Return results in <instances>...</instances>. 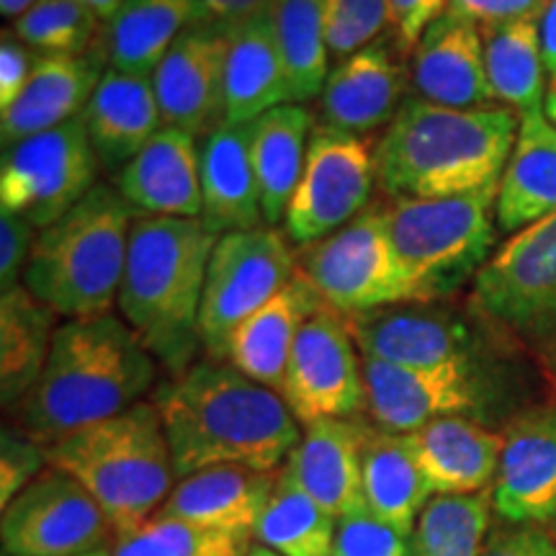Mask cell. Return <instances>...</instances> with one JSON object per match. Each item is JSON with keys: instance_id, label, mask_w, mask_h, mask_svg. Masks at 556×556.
Wrapping results in <instances>:
<instances>
[{"instance_id": "23", "label": "cell", "mask_w": 556, "mask_h": 556, "mask_svg": "<svg viewBox=\"0 0 556 556\" xmlns=\"http://www.w3.org/2000/svg\"><path fill=\"white\" fill-rule=\"evenodd\" d=\"M103 60H109L103 47L78 58L37 54L29 86L9 109L0 111L3 150L83 116L109 70L103 67Z\"/></svg>"}, {"instance_id": "22", "label": "cell", "mask_w": 556, "mask_h": 556, "mask_svg": "<svg viewBox=\"0 0 556 556\" xmlns=\"http://www.w3.org/2000/svg\"><path fill=\"white\" fill-rule=\"evenodd\" d=\"M364 441L358 420H317L302 428L287 467L336 520L364 516Z\"/></svg>"}, {"instance_id": "54", "label": "cell", "mask_w": 556, "mask_h": 556, "mask_svg": "<svg viewBox=\"0 0 556 556\" xmlns=\"http://www.w3.org/2000/svg\"><path fill=\"white\" fill-rule=\"evenodd\" d=\"M245 556H281V554L270 552V548H266V546H261V544H253V546H250V552H248Z\"/></svg>"}, {"instance_id": "7", "label": "cell", "mask_w": 556, "mask_h": 556, "mask_svg": "<svg viewBox=\"0 0 556 556\" xmlns=\"http://www.w3.org/2000/svg\"><path fill=\"white\" fill-rule=\"evenodd\" d=\"M497 191L389 199L387 225L415 302H443L475 281L497 245Z\"/></svg>"}, {"instance_id": "21", "label": "cell", "mask_w": 556, "mask_h": 556, "mask_svg": "<svg viewBox=\"0 0 556 556\" xmlns=\"http://www.w3.org/2000/svg\"><path fill=\"white\" fill-rule=\"evenodd\" d=\"M116 191L152 217L201 219V148L178 127H163L116 173Z\"/></svg>"}, {"instance_id": "8", "label": "cell", "mask_w": 556, "mask_h": 556, "mask_svg": "<svg viewBox=\"0 0 556 556\" xmlns=\"http://www.w3.org/2000/svg\"><path fill=\"white\" fill-rule=\"evenodd\" d=\"M471 312L556 379V214L510 235L471 281Z\"/></svg>"}, {"instance_id": "35", "label": "cell", "mask_w": 556, "mask_h": 556, "mask_svg": "<svg viewBox=\"0 0 556 556\" xmlns=\"http://www.w3.org/2000/svg\"><path fill=\"white\" fill-rule=\"evenodd\" d=\"M492 96L500 106L518 114L544 111L546 62L541 45V18H518L479 26Z\"/></svg>"}, {"instance_id": "19", "label": "cell", "mask_w": 556, "mask_h": 556, "mask_svg": "<svg viewBox=\"0 0 556 556\" xmlns=\"http://www.w3.org/2000/svg\"><path fill=\"white\" fill-rule=\"evenodd\" d=\"M405 54L394 39H377L374 45L338 62L319 93V116L325 127L368 135L389 127L405 103L407 73Z\"/></svg>"}, {"instance_id": "38", "label": "cell", "mask_w": 556, "mask_h": 556, "mask_svg": "<svg viewBox=\"0 0 556 556\" xmlns=\"http://www.w3.org/2000/svg\"><path fill=\"white\" fill-rule=\"evenodd\" d=\"M492 495H433L413 531L415 556H482L490 539Z\"/></svg>"}, {"instance_id": "32", "label": "cell", "mask_w": 556, "mask_h": 556, "mask_svg": "<svg viewBox=\"0 0 556 556\" xmlns=\"http://www.w3.org/2000/svg\"><path fill=\"white\" fill-rule=\"evenodd\" d=\"M364 495L368 516L413 539L417 518L433 492L417 467L407 435L366 426Z\"/></svg>"}, {"instance_id": "36", "label": "cell", "mask_w": 556, "mask_h": 556, "mask_svg": "<svg viewBox=\"0 0 556 556\" xmlns=\"http://www.w3.org/2000/svg\"><path fill=\"white\" fill-rule=\"evenodd\" d=\"M338 520L304 490L287 464L278 471L274 495L253 528V544L281 556H332Z\"/></svg>"}, {"instance_id": "17", "label": "cell", "mask_w": 556, "mask_h": 556, "mask_svg": "<svg viewBox=\"0 0 556 556\" xmlns=\"http://www.w3.org/2000/svg\"><path fill=\"white\" fill-rule=\"evenodd\" d=\"M492 510L503 523L552 526L556 518V405L528 407L505 428Z\"/></svg>"}, {"instance_id": "51", "label": "cell", "mask_w": 556, "mask_h": 556, "mask_svg": "<svg viewBox=\"0 0 556 556\" xmlns=\"http://www.w3.org/2000/svg\"><path fill=\"white\" fill-rule=\"evenodd\" d=\"M83 3H86L101 21H111L114 18V13L122 9L124 0H83Z\"/></svg>"}, {"instance_id": "31", "label": "cell", "mask_w": 556, "mask_h": 556, "mask_svg": "<svg viewBox=\"0 0 556 556\" xmlns=\"http://www.w3.org/2000/svg\"><path fill=\"white\" fill-rule=\"evenodd\" d=\"M312 131V114L299 103H283L250 122V155L258 178L263 219L270 227L287 217L307 160Z\"/></svg>"}, {"instance_id": "40", "label": "cell", "mask_w": 556, "mask_h": 556, "mask_svg": "<svg viewBox=\"0 0 556 556\" xmlns=\"http://www.w3.org/2000/svg\"><path fill=\"white\" fill-rule=\"evenodd\" d=\"M13 34L31 52L78 58L101 37V18L83 0H39L13 21Z\"/></svg>"}, {"instance_id": "18", "label": "cell", "mask_w": 556, "mask_h": 556, "mask_svg": "<svg viewBox=\"0 0 556 556\" xmlns=\"http://www.w3.org/2000/svg\"><path fill=\"white\" fill-rule=\"evenodd\" d=\"M227 31L193 24L152 73L165 127L204 139L225 122Z\"/></svg>"}, {"instance_id": "39", "label": "cell", "mask_w": 556, "mask_h": 556, "mask_svg": "<svg viewBox=\"0 0 556 556\" xmlns=\"http://www.w3.org/2000/svg\"><path fill=\"white\" fill-rule=\"evenodd\" d=\"M250 546V533L214 531L152 516L148 523L116 536L111 556H245Z\"/></svg>"}, {"instance_id": "29", "label": "cell", "mask_w": 556, "mask_h": 556, "mask_svg": "<svg viewBox=\"0 0 556 556\" xmlns=\"http://www.w3.org/2000/svg\"><path fill=\"white\" fill-rule=\"evenodd\" d=\"M225 122L248 124L266 111L294 103L281 45L268 11L227 31Z\"/></svg>"}, {"instance_id": "13", "label": "cell", "mask_w": 556, "mask_h": 556, "mask_svg": "<svg viewBox=\"0 0 556 556\" xmlns=\"http://www.w3.org/2000/svg\"><path fill=\"white\" fill-rule=\"evenodd\" d=\"M366 415L387 433H415L441 417L482 422L497 405V384L486 368H409L364 358Z\"/></svg>"}, {"instance_id": "52", "label": "cell", "mask_w": 556, "mask_h": 556, "mask_svg": "<svg viewBox=\"0 0 556 556\" xmlns=\"http://www.w3.org/2000/svg\"><path fill=\"white\" fill-rule=\"evenodd\" d=\"M39 0H0V13H3L5 18H21L26 11L31 9V5H37Z\"/></svg>"}, {"instance_id": "1", "label": "cell", "mask_w": 556, "mask_h": 556, "mask_svg": "<svg viewBox=\"0 0 556 556\" xmlns=\"http://www.w3.org/2000/svg\"><path fill=\"white\" fill-rule=\"evenodd\" d=\"M168 435L176 477L208 467L278 471L302 438V426L276 389L225 361H197L152 394Z\"/></svg>"}, {"instance_id": "10", "label": "cell", "mask_w": 556, "mask_h": 556, "mask_svg": "<svg viewBox=\"0 0 556 556\" xmlns=\"http://www.w3.org/2000/svg\"><path fill=\"white\" fill-rule=\"evenodd\" d=\"M296 276V250L281 229L263 225L217 238L201 299V345L219 361L240 323L270 302Z\"/></svg>"}, {"instance_id": "3", "label": "cell", "mask_w": 556, "mask_h": 556, "mask_svg": "<svg viewBox=\"0 0 556 556\" xmlns=\"http://www.w3.org/2000/svg\"><path fill=\"white\" fill-rule=\"evenodd\" d=\"M520 129L518 111L451 109L409 96L377 144L389 199H443L500 186Z\"/></svg>"}, {"instance_id": "44", "label": "cell", "mask_w": 556, "mask_h": 556, "mask_svg": "<svg viewBox=\"0 0 556 556\" xmlns=\"http://www.w3.org/2000/svg\"><path fill=\"white\" fill-rule=\"evenodd\" d=\"M39 229L18 214L0 208V289L18 287L29 266Z\"/></svg>"}, {"instance_id": "6", "label": "cell", "mask_w": 556, "mask_h": 556, "mask_svg": "<svg viewBox=\"0 0 556 556\" xmlns=\"http://www.w3.org/2000/svg\"><path fill=\"white\" fill-rule=\"evenodd\" d=\"M47 462L86 486L116 536L148 523L178 482L163 420L148 400L54 441Z\"/></svg>"}, {"instance_id": "20", "label": "cell", "mask_w": 556, "mask_h": 556, "mask_svg": "<svg viewBox=\"0 0 556 556\" xmlns=\"http://www.w3.org/2000/svg\"><path fill=\"white\" fill-rule=\"evenodd\" d=\"M409 83L422 101L451 109L495 103L484 65L482 31L475 21L446 13L422 34L413 52Z\"/></svg>"}, {"instance_id": "26", "label": "cell", "mask_w": 556, "mask_h": 556, "mask_svg": "<svg viewBox=\"0 0 556 556\" xmlns=\"http://www.w3.org/2000/svg\"><path fill=\"white\" fill-rule=\"evenodd\" d=\"M323 307V299L296 270V276L270 302L232 330L219 361L278 392L299 330Z\"/></svg>"}, {"instance_id": "34", "label": "cell", "mask_w": 556, "mask_h": 556, "mask_svg": "<svg viewBox=\"0 0 556 556\" xmlns=\"http://www.w3.org/2000/svg\"><path fill=\"white\" fill-rule=\"evenodd\" d=\"M199 24L193 0H124L106 21L103 50L111 67L122 73L152 75L176 39Z\"/></svg>"}, {"instance_id": "49", "label": "cell", "mask_w": 556, "mask_h": 556, "mask_svg": "<svg viewBox=\"0 0 556 556\" xmlns=\"http://www.w3.org/2000/svg\"><path fill=\"white\" fill-rule=\"evenodd\" d=\"M193 3H197L199 24L217 26L225 31L268 11V0H193Z\"/></svg>"}, {"instance_id": "56", "label": "cell", "mask_w": 556, "mask_h": 556, "mask_svg": "<svg viewBox=\"0 0 556 556\" xmlns=\"http://www.w3.org/2000/svg\"><path fill=\"white\" fill-rule=\"evenodd\" d=\"M552 536H554V541H556V518H554V523H552Z\"/></svg>"}, {"instance_id": "9", "label": "cell", "mask_w": 556, "mask_h": 556, "mask_svg": "<svg viewBox=\"0 0 556 556\" xmlns=\"http://www.w3.org/2000/svg\"><path fill=\"white\" fill-rule=\"evenodd\" d=\"M296 270L325 307L343 317L415 302L413 283L389 238L387 204H368L328 238L296 248Z\"/></svg>"}, {"instance_id": "27", "label": "cell", "mask_w": 556, "mask_h": 556, "mask_svg": "<svg viewBox=\"0 0 556 556\" xmlns=\"http://www.w3.org/2000/svg\"><path fill=\"white\" fill-rule=\"evenodd\" d=\"M201 225L222 235L266 225L250 155V122H222L201 139Z\"/></svg>"}, {"instance_id": "45", "label": "cell", "mask_w": 556, "mask_h": 556, "mask_svg": "<svg viewBox=\"0 0 556 556\" xmlns=\"http://www.w3.org/2000/svg\"><path fill=\"white\" fill-rule=\"evenodd\" d=\"M451 0H389V29L402 54H413L422 34L446 16Z\"/></svg>"}, {"instance_id": "24", "label": "cell", "mask_w": 556, "mask_h": 556, "mask_svg": "<svg viewBox=\"0 0 556 556\" xmlns=\"http://www.w3.org/2000/svg\"><path fill=\"white\" fill-rule=\"evenodd\" d=\"M417 467L433 495H477L495 484L505 433L471 417H441L407 433Z\"/></svg>"}, {"instance_id": "30", "label": "cell", "mask_w": 556, "mask_h": 556, "mask_svg": "<svg viewBox=\"0 0 556 556\" xmlns=\"http://www.w3.org/2000/svg\"><path fill=\"white\" fill-rule=\"evenodd\" d=\"M556 214V127L544 111L520 114V129L497 191L500 232L516 235Z\"/></svg>"}, {"instance_id": "46", "label": "cell", "mask_w": 556, "mask_h": 556, "mask_svg": "<svg viewBox=\"0 0 556 556\" xmlns=\"http://www.w3.org/2000/svg\"><path fill=\"white\" fill-rule=\"evenodd\" d=\"M552 0H451L448 13L475 21L477 26L505 24L518 18H544Z\"/></svg>"}, {"instance_id": "5", "label": "cell", "mask_w": 556, "mask_h": 556, "mask_svg": "<svg viewBox=\"0 0 556 556\" xmlns=\"http://www.w3.org/2000/svg\"><path fill=\"white\" fill-rule=\"evenodd\" d=\"M137 214L119 191L99 184L65 217L39 229L21 283L58 317L111 315Z\"/></svg>"}, {"instance_id": "14", "label": "cell", "mask_w": 556, "mask_h": 556, "mask_svg": "<svg viewBox=\"0 0 556 556\" xmlns=\"http://www.w3.org/2000/svg\"><path fill=\"white\" fill-rule=\"evenodd\" d=\"M278 394L302 428L317 420H356L366 413L364 356L343 315L323 307L304 323Z\"/></svg>"}, {"instance_id": "41", "label": "cell", "mask_w": 556, "mask_h": 556, "mask_svg": "<svg viewBox=\"0 0 556 556\" xmlns=\"http://www.w3.org/2000/svg\"><path fill=\"white\" fill-rule=\"evenodd\" d=\"M389 29V0H325V45L343 62Z\"/></svg>"}, {"instance_id": "47", "label": "cell", "mask_w": 556, "mask_h": 556, "mask_svg": "<svg viewBox=\"0 0 556 556\" xmlns=\"http://www.w3.org/2000/svg\"><path fill=\"white\" fill-rule=\"evenodd\" d=\"M34 62H37V54L11 29H5L0 39V111L9 109L29 86Z\"/></svg>"}, {"instance_id": "55", "label": "cell", "mask_w": 556, "mask_h": 556, "mask_svg": "<svg viewBox=\"0 0 556 556\" xmlns=\"http://www.w3.org/2000/svg\"><path fill=\"white\" fill-rule=\"evenodd\" d=\"M111 548H114V544L93 548V552H86V554H75V556H111Z\"/></svg>"}, {"instance_id": "53", "label": "cell", "mask_w": 556, "mask_h": 556, "mask_svg": "<svg viewBox=\"0 0 556 556\" xmlns=\"http://www.w3.org/2000/svg\"><path fill=\"white\" fill-rule=\"evenodd\" d=\"M544 114L546 119L556 127V75H552L546 83V96H544Z\"/></svg>"}, {"instance_id": "11", "label": "cell", "mask_w": 556, "mask_h": 556, "mask_svg": "<svg viewBox=\"0 0 556 556\" xmlns=\"http://www.w3.org/2000/svg\"><path fill=\"white\" fill-rule=\"evenodd\" d=\"M99 168L86 122L75 116L3 150L0 208L37 229L50 227L99 186Z\"/></svg>"}, {"instance_id": "33", "label": "cell", "mask_w": 556, "mask_h": 556, "mask_svg": "<svg viewBox=\"0 0 556 556\" xmlns=\"http://www.w3.org/2000/svg\"><path fill=\"white\" fill-rule=\"evenodd\" d=\"M54 312L24 283L0 296V402L13 409L45 371L54 332Z\"/></svg>"}, {"instance_id": "4", "label": "cell", "mask_w": 556, "mask_h": 556, "mask_svg": "<svg viewBox=\"0 0 556 556\" xmlns=\"http://www.w3.org/2000/svg\"><path fill=\"white\" fill-rule=\"evenodd\" d=\"M217 235L201 219L137 214L116 307L170 377L197 364L201 299Z\"/></svg>"}, {"instance_id": "25", "label": "cell", "mask_w": 556, "mask_h": 556, "mask_svg": "<svg viewBox=\"0 0 556 556\" xmlns=\"http://www.w3.org/2000/svg\"><path fill=\"white\" fill-rule=\"evenodd\" d=\"M278 471H258L235 464L201 469L197 475L178 479L155 516L253 536V528L274 495Z\"/></svg>"}, {"instance_id": "16", "label": "cell", "mask_w": 556, "mask_h": 556, "mask_svg": "<svg viewBox=\"0 0 556 556\" xmlns=\"http://www.w3.org/2000/svg\"><path fill=\"white\" fill-rule=\"evenodd\" d=\"M361 356L426 368H486L484 340L456 312L438 302L394 304L345 317Z\"/></svg>"}, {"instance_id": "48", "label": "cell", "mask_w": 556, "mask_h": 556, "mask_svg": "<svg viewBox=\"0 0 556 556\" xmlns=\"http://www.w3.org/2000/svg\"><path fill=\"white\" fill-rule=\"evenodd\" d=\"M482 556H556V541L541 526H497Z\"/></svg>"}, {"instance_id": "15", "label": "cell", "mask_w": 556, "mask_h": 556, "mask_svg": "<svg viewBox=\"0 0 556 556\" xmlns=\"http://www.w3.org/2000/svg\"><path fill=\"white\" fill-rule=\"evenodd\" d=\"M114 526L78 479L47 467L0 516L5 556H75L114 544Z\"/></svg>"}, {"instance_id": "37", "label": "cell", "mask_w": 556, "mask_h": 556, "mask_svg": "<svg viewBox=\"0 0 556 556\" xmlns=\"http://www.w3.org/2000/svg\"><path fill=\"white\" fill-rule=\"evenodd\" d=\"M268 16L287 60L291 99L294 103L315 99L330 75L325 0H268Z\"/></svg>"}, {"instance_id": "43", "label": "cell", "mask_w": 556, "mask_h": 556, "mask_svg": "<svg viewBox=\"0 0 556 556\" xmlns=\"http://www.w3.org/2000/svg\"><path fill=\"white\" fill-rule=\"evenodd\" d=\"M332 556H415L413 541L374 516L338 520Z\"/></svg>"}, {"instance_id": "2", "label": "cell", "mask_w": 556, "mask_h": 556, "mask_svg": "<svg viewBox=\"0 0 556 556\" xmlns=\"http://www.w3.org/2000/svg\"><path fill=\"white\" fill-rule=\"evenodd\" d=\"M157 361L122 317L67 319L31 392L11 409L18 430L41 446L144 402Z\"/></svg>"}, {"instance_id": "12", "label": "cell", "mask_w": 556, "mask_h": 556, "mask_svg": "<svg viewBox=\"0 0 556 556\" xmlns=\"http://www.w3.org/2000/svg\"><path fill=\"white\" fill-rule=\"evenodd\" d=\"M377 150L361 135L319 124L312 131L302 178L283 217L296 248L328 238L371 204Z\"/></svg>"}, {"instance_id": "28", "label": "cell", "mask_w": 556, "mask_h": 556, "mask_svg": "<svg viewBox=\"0 0 556 556\" xmlns=\"http://www.w3.org/2000/svg\"><path fill=\"white\" fill-rule=\"evenodd\" d=\"M90 144L106 173H119L165 127L152 75L109 67L83 111Z\"/></svg>"}, {"instance_id": "42", "label": "cell", "mask_w": 556, "mask_h": 556, "mask_svg": "<svg viewBox=\"0 0 556 556\" xmlns=\"http://www.w3.org/2000/svg\"><path fill=\"white\" fill-rule=\"evenodd\" d=\"M50 467L47 448L18 428H3L0 435V510L24 492Z\"/></svg>"}, {"instance_id": "50", "label": "cell", "mask_w": 556, "mask_h": 556, "mask_svg": "<svg viewBox=\"0 0 556 556\" xmlns=\"http://www.w3.org/2000/svg\"><path fill=\"white\" fill-rule=\"evenodd\" d=\"M541 45H544L546 73L556 75V0L548 3L544 18H541Z\"/></svg>"}]
</instances>
